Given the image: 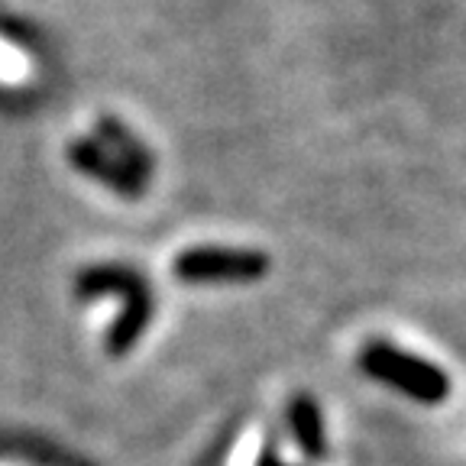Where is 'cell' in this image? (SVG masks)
<instances>
[{
    "instance_id": "cell-2",
    "label": "cell",
    "mask_w": 466,
    "mask_h": 466,
    "mask_svg": "<svg viewBox=\"0 0 466 466\" xmlns=\"http://www.w3.org/2000/svg\"><path fill=\"white\" fill-rule=\"evenodd\" d=\"M269 269V259L253 249H230V247H201L188 249L175 259V276L185 282H247Z\"/></svg>"
},
{
    "instance_id": "cell-3",
    "label": "cell",
    "mask_w": 466,
    "mask_h": 466,
    "mask_svg": "<svg viewBox=\"0 0 466 466\" xmlns=\"http://www.w3.org/2000/svg\"><path fill=\"white\" fill-rule=\"evenodd\" d=\"M291 428H295L301 447H305L311 457L324 453V428H320V415H318V408H314V401L299 399L291 405Z\"/></svg>"
},
{
    "instance_id": "cell-1",
    "label": "cell",
    "mask_w": 466,
    "mask_h": 466,
    "mask_svg": "<svg viewBox=\"0 0 466 466\" xmlns=\"http://www.w3.org/2000/svg\"><path fill=\"white\" fill-rule=\"evenodd\" d=\"M363 370L370 372L379 382H389V386L401 389L405 395L418 401H444L447 392H451V379L447 372H441L437 366H431L428 360L411 357L405 350L392 347V343L372 340L370 347L363 350Z\"/></svg>"
}]
</instances>
